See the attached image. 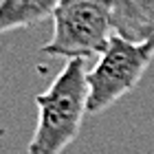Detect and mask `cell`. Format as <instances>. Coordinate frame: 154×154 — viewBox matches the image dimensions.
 Masks as SVG:
<instances>
[{
  "mask_svg": "<svg viewBox=\"0 0 154 154\" xmlns=\"http://www.w3.org/2000/svg\"><path fill=\"white\" fill-rule=\"evenodd\" d=\"M38 123L29 143V154H62L79 134L88 112L86 60H68L62 73L42 95L35 97Z\"/></svg>",
  "mask_w": 154,
  "mask_h": 154,
  "instance_id": "cell-1",
  "label": "cell"
},
{
  "mask_svg": "<svg viewBox=\"0 0 154 154\" xmlns=\"http://www.w3.org/2000/svg\"><path fill=\"white\" fill-rule=\"evenodd\" d=\"M112 31L110 0H62L53 11V35L42 46V53L93 60L106 51Z\"/></svg>",
  "mask_w": 154,
  "mask_h": 154,
  "instance_id": "cell-2",
  "label": "cell"
},
{
  "mask_svg": "<svg viewBox=\"0 0 154 154\" xmlns=\"http://www.w3.org/2000/svg\"><path fill=\"white\" fill-rule=\"evenodd\" d=\"M152 55L148 42L134 44L115 33L97 64L88 71V112H103L128 95L141 82Z\"/></svg>",
  "mask_w": 154,
  "mask_h": 154,
  "instance_id": "cell-3",
  "label": "cell"
},
{
  "mask_svg": "<svg viewBox=\"0 0 154 154\" xmlns=\"http://www.w3.org/2000/svg\"><path fill=\"white\" fill-rule=\"evenodd\" d=\"M112 26L123 40L145 44L154 38V0H110Z\"/></svg>",
  "mask_w": 154,
  "mask_h": 154,
  "instance_id": "cell-4",
  "label": "cell"
},
{
  "mask_svg": "<svg viewBox=\"0 0 154 154\" xmlns=\"http://www.w3.org/2000/svg\"><path fill=\"white\" fill-rule=\"evenodd\" d=\"M62 0H0V35L53 16Z\"/></svg>",
  "mask_w": 154,
  "mask_h": 154,
  "instance_id": "cell-5",
  "label": "cell"
},
{
  "mask_svg": "<svg viewBox=\"0 0 154 154\" xmlns=\"http://www.w3.org/2000/svg\"><path fill=\"white\" fill-rule=\"evenodd\" d=\"M148 44H150V48H152V53H154V38H152V40L148 42Z\"/></svg>",
  "mask_w": 154,
  "mask_h": 154,
  "instance_id": "cell-6",
  "label": "cell"
}]
</instances>
